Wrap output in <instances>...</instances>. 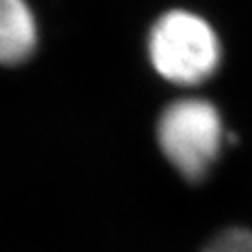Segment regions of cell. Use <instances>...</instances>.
<instances>
[{"label":"cell","mask_w":252,"mask_h":252,"mask_svg":"<svg viewBox=\"0 0 252 252\" xmlns=\"http://www.w3.org/2000/svg\"><path fill=\"white\" fill-rule=\"evenodd\" d=\"M164 157L185 180H204L222 146V120L213 103L187 97L164 108L157 124Z\"/></svg>","instance_id":"obj_2"},{"label":"cell","mask_w":252,"mask_h":252,"mask_svg":"<svg viewBox=\"0 0 252 252\" xmlns=\"http://www.w3.org/2000/svg\"><path fill=\"white\" fill-rule=\"evenodd\" d=\"M36 45L37 23L27 0H0V65L25 62Z\"/></svg>","instance_id":"obj_3"},{"label":"cell","mask_w":252,"mask_h":252,"mask_svg":"<svg viewBox=\"0 0 252 252\" xmlns=\"http://www.w3.org/2000/svg\"><path fill=\"white\" fill-rule=\"evenodd\" d=\"M150 58L155 71L176 84H200L219 67L220 45L215 30L190 11L164 13L150 32Z\"/></svg>","instance_id":"obj_1"},{"label":"cell","mask_w":252,"mask_h":252,"mask_svg":"<svg viewBox=\"0 0 252 252\" xmlns=\"http://www.w3.org/2000/svg\"><path fill=\"white\" fill-rule=\"evenodd\" d=\"M202 252H252V232L230 228L215 235Z\"/></svg>","instance_id":"obj_4"}]
</instances>
